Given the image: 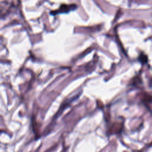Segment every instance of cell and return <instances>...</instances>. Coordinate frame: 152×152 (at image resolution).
Returning <instances> with one entry per match:
<instances>
[{"instance_id": "1", "label": "cell", "mask_w": 152, "mask_h": 152, "mask_svg": "<svg viewBox=\"0 0 152 152\" xmlns=\"http://www.w3.org/2000/svg\"><path fill=\"white\" fill-rule=\"evenodd\" d=\"M77 8V5L75 4H70V5H66V4H62L60 6L59 9L52 11L50 12V14L52 15H56L61 13H66L71 11H73Z\"/></svg>"}, {"instance_id": "2", "label": "cell", "mask_w": 152, "mask_h": 152, "mask_svg": "<svg viewBox=\"0 0 152 152\" xmlns=\"http://www.w3.org/2000/svg\"><path fill=\"white\" fill-rule=\"evenodd\" d=\"M138 61L142 64H145L148 62V56L144 52H141L138 56Z\"/></svg>"}]
</instances>
